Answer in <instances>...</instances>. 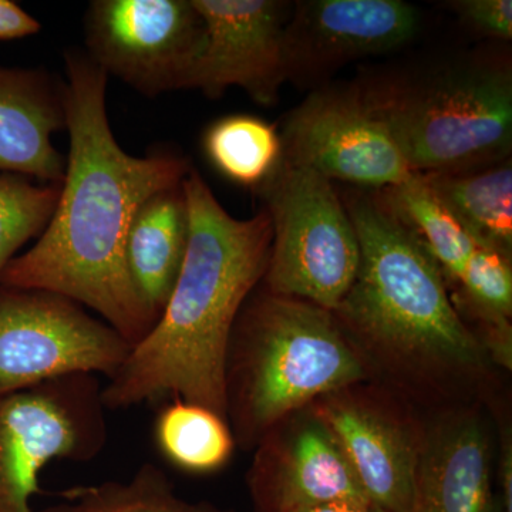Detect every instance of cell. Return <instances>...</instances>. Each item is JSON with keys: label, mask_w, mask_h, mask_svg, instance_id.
<instances>
[{"label": "cell", "mask_w": 512, "mask_h": 512, "mask_svg": "<svg viewBox=\"0 0 512 512\" xmlns=\"http://www.w3.org/2000/svg\"><path fill=\"white\" fill-rule=\"evenodd\" d=\"M69 156L59 201L36 245L15 256L0 285L57 293L99 313L131 348L157 319L131 281L128 231L140 208L183 184L190 164L170 151L146 157L117 143L107 116L109 76L86 53H66Z\"/></svg>", "instance_id": "cell-1"}, {"label": "cell", "mask_w": 512, "mask_h": 512, "mask_svg": "<svg viewBox=\"0 0 512 512\" xmlns=\"http://www.w3.org/2000/svg\"><path fill=\"white\" fill-rule=\"evenodd\" d=\"M355 225L360 265L333 315L365 363L409 397L474 402L495 366L457 311L446 276L382 191L343 201Z\"/></svg>", "instance_id": "cell-2"}, {"label": "cell", "mask_w": 512, "mask_h": 512, "mask_svg": "<svg viewBox=\"0 0 512 512\" xmlns=\"http://www.w3.org/2000/svg\"><path fill=\"white\" fill-rule=\"evenodd\" d=\"M183 194V266L157 322L101 389L106 410L177 397L227 419L229 340L264 281L274 232L266 210L249 220L229 215L194 168L184 178Z\"/></svg>", "instance_id": "cell-3"}, {"label": "cell", "mask_w": 512, "mask_h": 512, "mask_svg": "<svg viewBox=\"0 0 512 512\" xmlns=\"http://www.w3.org/2000/svg\"><path fill=\"white\" fill-rule=\"evenodd\" d=\"M369 380L333 312L264 291L239 313L227 356V420L255 448L279 421Z\"/></svg>", "instance_id": "cell-4"}, {"label": "cell", "mask_w": 512, "mask_h": 512, "mask_svg": "<svg viewBox=\"0 0 512 512\" xmlns=\"http://www.w3.org/2000/svg\"><path fill=\"white\" fill-rule=\"evenodd\" d=\"M363 94L414 174L458 173L510 158L512 76L507 66L466 64Z\"/></svg>", "instance_id": "cell-5"}, {"label": "cell", "mask_w": 512, "mask_h": 512, "mask_svg": "<svg viewBox=\"0 0 512 512\" xmlns=\"http://www.w3.org/2000/svg\"><path fill=\"white\" fill-rule=\"evenodd\" d=\"M261 191L274 232L265 291L335 312L355 282L360 245L332 181L284 160Z\"/></svg>", "instance_id": "cell-6"}, {"label": "cell", "mask_w": 512, "mask_h": 512, "mask_svg": "<svg viewBox=\"0 0 512 512\" xmlns=\"http://www.w3.org/2000/svg\"><path fill=\"white\" fill-rule=\"evenodd\" d=\"M94 375L60 377L0 397V512H33L40 476L53 461L86 463L107 426Z\"/></svg>", "instance_id": "cell-7"}, {"label": "cell", "mask_w": 512, "mask_h": 512, "mask_svg": "<svg viewBox=\"0 0 512 512\" xmlns=\"http://www.w3.org/2000/svg\"><path fill=\"white\" fill-rule=\"evenodd\" d=\"M131 345L79 303L0 285V397L73 375H114Z\"/></svg>", "instance_id": "cell-8"}, {"label": "cell", "mask_w": 512, "mask_h": 512, "mask_svg": "<svg viewBox=\"0 0 512 512\" xmlns=\"http://www.w3.org/2000/svg\"><path fill=\"white\" fill-rule=\"evenodd\" d=\"M86 55L143 96L187 89L204 22L192 0H94L84 15Z\"/></svg>", "instance_id": "cell-9"}, {"label": "cell", "mask_w": 512, "mask_h": 512, "mask_svg": "<svg viewBox=\"0 0 512 512\" xmlns=\"http://www.w3.org/2000/svg\"><path fill=\"white\" fill-rule=\"evenodd\" d=\"M281 138L285 161L330 181L382 191L414 175L360 89L311 94L289 114Z\"/></svg>", "instance_id": "cell-10"}, {"label": "cell", "mask_w": 512, "mask_h": 512, "mask_svg": "<svg viewBox=\"0 0 512 512\" xmlns=\"http://www.w3.org/2000/svg\"><path fill=\"white\" fill-rule=\"evenodd\" d=\"M366 383V382H365ZM365 383L312 404L332 431L363 493L386 512H410L423 427Z\"/></svg>", "instance_id": "cell-11"}, {"label": "cell", "mask_w": 512, "mask_h": 512, "mask_svg": "<svg viewBox=\"0 0 512 512\" xmlns=\"http://www.w3.org/2000/svg\"><path fill=\"white\" fill-rule=\"evenodd\" d=\"M204 22V46L187 89L218 99L239 87L272 106L289 79L286 26L289 3L278 0H192Z\"/></svg>", "instance_id": "cell-12"}, {"label": "cell", "mask_w": 512, "mask_h": 512, "mask_svg": "<svg viewBox=\"0 0 512 512\" xmlns=\"http://www.w3.org/2000/svg\"><path fill=\"white\" fill-rule=\"evenodd\" d=\"M247 484L255 512L370 501L332 431L312 406L279 421L259 441Z\"/></svg>", "instance_id": "cell-13"}, {"label": "cell", "mask_w": 512, "mask_h": 512, "mask_svg": "<svg viewBox=\"0 0 512 512\" xmlns=\"http://www.w3.org/2000/svg\"><path fill=\"white\" fill-rule=\"evenodd\" d=\"M420 13L402 0L298 2L286 26L288 76L311 77L409 43Z\"/></svg>", "instance_id": "cell-14"}, {"label": "cell", "mask_w": 512, "mask_h": 512, "mask_svg": "<svg viewBox=\"0 0 512 512\" xmlns=\"http://www.w3.org/2000/svg\"><path fill=\"white\" fill-rule=\"evenodd\" d=\"M423 427L410 512H500L493 436L480 410L451 407Z\"/></svg>", "instance_id": "cell-15"}, {"label": "cell", "mask_w": 512, "mask_h": 512, "mask_svg": "<svg viewBox=\"0 0 512 512\" xmlns=\"http://www.w3.org/2000/svg\"><path fill=\"white\" fill-rule=\"evenodd\" d=\"M66 130L64 84L47 73L0 66V173L62 184L66 158L53 134Z\"/></svg>", "instance_id": "cell-16"}, {"label": "cell", "mask_w": 512, "mask_h": 512, "mask_svg": "<svg viewBox=\"0 0 512 512\" xmlns=\"http://www.w3.org/2000/svg\"><path fill=\"white\" fill-rule=\"evenodd\" d=\"M187 244L188 212L181 184L150 198L128 231V272L138 296L156 319L173 292Z\"/></svg>", "instance_id": "cell-17"}, {"label": "cell", "mask_w": 512, "mask_h": 512, "mask_svg": "<svg viewBox=\"0 0 512 512\" xmlns=\"http://www.w3.org/2000/svg\"><path fill=\"white\" fill-rule=\"evenodd\" d=\"M420 175L477 245L512 255L511 158L458 173Z\"/></svg>", "instance_id": "cell-18"}, {"label": "cell", "mask_w": 512, "mask_h": 512, "mask_svg": "<svg viewBox=\"0 0 512 512\" xmlns=\"http://www.w3.org/2000/svg\"><path fill=\"white\" fill-rule=\"evenodd\" d=\"M456 285L458 301L468 318L478 323L476 335L494 365L511 370V256L476 245Z\"/></svg>", "instance_id": "cell-19"}, {"label": "cell", "mask_w": 512, "mask_h": 512, "mask_svg": "<svg viewBox=\"0 0 512 512\" xmlns=\"http://www.w3.org/2000/svg\"><path fill=\"white\" fill-rule=\"evenodd\" d=\"M154 440L165 460L198 476L227 466L237 446L227 419L177 397L158 413Z\"/></svg>", "instance_id": "cell-20"}, {"label": "cell", "mask_w": 512, "mask_h": 512, "mask_svg": "<svg viewBox=\"0 0 512 512\" xmlns=\"http://www.w3.org/2000/svg\"><path fill=\"white\" fill-rule=\"evenodd\" d=\"M204 150L224 177L248 188L264 187L284 161L278 128L248 114L215 121L205 133Z\"/></svg>", "instance_id": "cell-21"}, {"label": "cell", "mask_w": 512, "mask_h": 512, "mask_svg": "<svg viewBox=\"0 0 512 512\" xmlns=\"http://www.w3.org/2000/svg\"><path fill=\"white\" fill-rule=\"evenodd\" d=\"M39 512H235L208 501L184 500L156 464H143L130 480L104 481L63 491L62 501Z\"/></svg>", "instance_id": "cell-22"}, {"label": "cell", "mask_w": 512, "mask_h": 512, "mask_svg": "<svg viewBox=\"0 0 512 512\" xmlns=\"http://www.w3.org/2000/svg\"><path fill=\"white\" fill-rule=\"evenodd\" d=\"M382 192L393 210L429 249L447 281L450 279L457 284L477 244L434 195L424 178L414 174L406 183Z\"/></svg>", "instance_id": "cell-23"}, {"label": "cell", "mask_w": 512, "mask_h": 512, "mask_svg": "<svg viewBox=\"0 0 512 512\" xmlns=\"http://www.w3.org/2000/svg\"><path fill=\"white\" fill-rule=\"evenodd\" d=\"M60 185L35 184L0 174V274L30 239L45 231L59 201Z\"/></svg>", "instance_id": "cell-24"}, {"label": "cell", "mask_w": 512, "mask_h": 512, "mask_svg": "<svg viewBox=\"0 0 512 512\" xmlns=\"http://www.w3.org/2000/svg\"><path fill=\"white\" fill-rule=\"evenodd\" d=\"M447 5L467 26L481 35L511 40V0H456Z\"/></svg>", "instance_id": "cell-25"}, {"label": "cell", "mask_w": 512, "mask_h": 512, "mask_svg": "<svg viewBox=\"0 0 512 512\" xmlns=\"http://www.w3.org/2000/svg\"><path fill=\"white\" fill-rule=\"evenodd\" d=\"M42 26L18 3L0 0V40H15L36 35Z\"/></svg>", "instance_id": "cell-26"}, {"label": "cell", "mask_w": 512, "mask_h": 512, "mask_svg": "<svg viewBox=\"0 0 512 512\" xmlns=\"http://www.w3.org/2000/svg\"><path fill=\"white\" fill-rule=\"evenodd\" d=\"M498 484H500V512H512V439L510 430L501 431L498 456Z\"/></svg>", "instance_id": "cell-27"}, {"label": "cell", "mask_w": 512, "mask_h": 512, "mask_svg": "<svg viewBox=\"0 0 512 512\" xmlns=\"http://www.w3.org/2000/svg\"><path fill=\"white\" fill-rule=\"evenodd\" d=\"M296 512H386L377 507L372 501H338V503H329L316 505V507L306 508V510Z\"/></svg>", "instance_id": "cell-28"}]
</instances>
